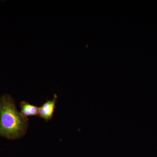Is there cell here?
I'll return each mask as SVG.
<instances>
[{
	"mask_svg": "<svg viewBox=\"0 0 157 157\" xmlns=\"http://www.w3.org/2000/svg\"><path fill=\"white\" fill-rule=\"evenodd\" d=\"M21 113L25 117L39 115V107L30 104L25 101H22L20 105Z\"/></svg>",
	"mask_w": 157,
	"mask_h": 157,
	"instance_id": "3957f363",
	"label": "cell"
},
{
	"mask_svg": "<svg viewBox=\"0 0 157 157\" xmlns=\"http://www.w3.org/2000/svg\"><path fill=\"white\" fill-rule=\"evenodd\" d=\"M57 101V96L55 94L52 100H48L39 107V116L40 118L43 119L46 121L52 120L56 108Z\"/></svg>",
	"mask_w": 157,
	"mask_h": 157,
	"instance_id": "7a4b0ae2",
	"label": "cell"
},
{
	"mask_svg": "<svg viewBox=\"0 0 157 157\" xmlns=\"http://www.w3.org/2000/svg\"><path fill=\"white\" fill-rule=\"evenodd\" d=\"M29 119L19 112L10 95L0 98V136L9 140L23 137L27 131Z\"/></svg>",
	"mask_w": 157,
	"mask_h": 157,
	"instance_id": "6da1fadb",
	"label": "cell"
}]
</instances>
